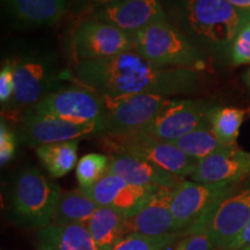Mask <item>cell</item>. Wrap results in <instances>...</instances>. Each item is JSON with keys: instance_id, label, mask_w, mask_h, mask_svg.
<instances>
[{"instance_id": "obj_1", "label": "cell", "mask_w": 250, "mask_h": 250, "mask_svg": "<svg viewBox=\"0 0 250 250\" xmlns=\"http://www.w3.org/2000/svg\"><path fill=\"white\" fill-rule=\"evenodd\" d=\"M71 72L78 83L109 96L152 94L171 98L195 93L199 86L198 71L158 66L134 51L76 62Z\"/></svg>"}, {"instance_id": "obj_2", "label": "cell", "mask_w": 250, "mask_h": 250, "mask_svg": "<svg viewBox=\"0 0 250 250\" xmlns=\"http://www.w3.org/2000/svg\"><path fill=\"white\" fill-rule=\"evenodd\" d=\"M168 18L204 54L229 58L233 42L250 12L226 0H165Z\"/></svg>"}, {"instance_id": "obj_3", "label": "cell", "mask_w": 250, "mask_h": 250, "mask_svg": "<svg viewBox=\"0 0 250 250\" xmlns=\"http://www.w3.org/2000/svg\"><path fill=\"white\" fill-rule=\"evenodd\" d=\"M62 189L40 169L24 168L14 177L9 195L13 223L27 228H44L52 224Z\"/></svg>"}, {"instance_id": "obj_4", "label": "cell", "mask_w": 250, "mask_h": 250, "mask_svg": "<svg viewBox=\"0 0 250 250\" xmlns=\"http://www.w3.org/2000/svg\"><path fill=\"white\" fill-rule=\"evenodd\" d=\"M11 61L15 90L7 109L20 112L21 116L48 94L73 79L72 72L62 70L57 58L50 52L26 51Z\"/></svg>"}, {"instance_id": "obj_5", "label": "cell", "mask_w": 250, "mask_h": 250, "mask_svg": "<svg viewBox=\"0 0 250 250\" xmlns=\"http://www.w3.org/2000/svg\"><path fill=\"white\" fill-rule=\"evenodd\" d=\"M133 51L161 67L201 71L206 66L204 52L169 20L156 22L133 35Z\"/></svg>"}, {"instance_id": "obj_6", "label": "cell", "mask_w": 250, "mask_h": 250, "mask_svg": "<svg viewBox=\"0 0 250 250\" xmlns=\"http://www.w3.org/2000/svg\"><path fill=\"white\" fill-rule=\"evenodd\" d=\"M99 138L100 145L109 155L125 154L143 159L182 180L191 176L198 164L173 143L156 138L143 130L105 132Z\"/></svg>"}, {"instance_id": "obj_7", "label": "cell", "mask_w": 250, "mask_h": 250, "mask_svg": "<svg viewBox=\"0 0 250 250\" xmlns=\"http://www.w3.org/2000/svg\"><path fill=\"white\" fill-rule=\"evenodd\" d=\"M26 112L87 124L102 120L103 101L95 90L73 81L58 87Z\"/></svg>"}, {"instance_id": "obj_8", "label": "cell", "mask_w": 250, "mask_h": 250, "mask_svg": "<svg viewBox=\"0 0 250 250\" xmlns=\"http://www.w3.org/2000/svg\"><path fill=\"white\" fill-rule=\"evenodd\" d=\"M239 183H199L186 181L171 190L170 206L177 232H188L208 217Z\"/></svg>"}, {"instance_id": "obj_9", "label": "cell", "mask_w": 250, "mask_h": 250, "mask_svg": "<svg viewBox=\"0 0 250 250\" xmlns=\"http://www.w3.org/2000/svg\"><path fill=\"white\" fill-rule=\"evenodd\" d=\"M250 221V186L234 190L221 199L204 220L186 233L204 232L217 250H229Z\"/></svg>"}, {"instance_id": "obj_10", "label": "cell", "mask_w": 250, "mask_h": 250, "mask_svg": "<svg viewBox=\"0 0 250 250\" xmlns=\"http://www.w3.org/2000/svg\"><path fill=\"white\" fill-rule=\"evenodd\" d=\"M101 95V94H100ZM104 132L145 129L170 102V98L152 94L101 95Z\"/></svg>"}, {"instance_id": "obj_11", "label": "cell", "mask_w": 250, "mask_h": 250, "mask_svg": "<svg viewBox=\"0 0 250 250\" xmlns=\"http://www.w3.org/2000/svg\"><path fill=\"white\" fill-rule=\"evenodd\" d=\"M71 44L76 62L101 61L133 51V36L112 24L89 18L74 29Z\"/></svg>"}, {"instance_id": "obj_12", "label": "cell", "mask_w": 250, "mask_h": 250, "mask_svg": "<svg viewBox=\"0 0 250 250\" xmlns=\"http://www.w3.org/2000/svg\"><path fill=\"white\" fill-rule=\"evenodd\" d=\"M104 132L103 122L79 124L61 118L41 116L24 112L21 116L19 137L24 145L30 147L80 140L93 136H101Z\"/></svg>"}, {"instance_id": "obj_13", "label": "cell", "mask_w": 250, "mask_h": 250, "mask_svg": "<svg viewBox=\"0 0 250 250\" xmlns=\"http://www.w3.org/2000/svg\"><path fill=\"white\" fill-rule=\"evenodd\" d=\"M210 103L171 99L168 105L143 131L165 142H174L210 124Z\"/></svg>"}, {"instance_id": "obj_14", "label": "cell", "mask_w": 250, "mask_h": 250, "mask_svg": "<svg viewBox=\"0 0 250 250\" xmlns=\"http://www.w3.org/2000/svg\"><path fill=\"white\" fill-rule=\"evenodd\" d=\"M92 18L132 36L156 22L169 20L160 0H114L100 6Z\"/></svg>"}, {"instance_id": "obj_15", "label": "cell", "mask_w": 250, "mask_h": 250, "mask_svg": "<svg viewBox=\"0 0 250 250\" xmlns=\"http://www.w3.org/2000/svg\"><path fill=\"white\" fill-rule=\"evenodd\" d=\"M160 188L162 187L136 186L109 173L93 187L80 189L99 206L111 208L124 217H129L139 211Z\"/></svg>"}, {"instance_id": "obj_16", "label": "cell", "mask_w": 250, "mask_h": 250, "mask_svg": "<svg viewBox=\"0 0 250 250\" xmlns=\"http://www.w3.org/2000/svg\"><path fill=\"white\" fill-rule=\"evenodd\" d=\"M250 176V152L229 145L198 161L191 180L199 183H240Z\"/></svg>"}, {"instance_id": "obj_17", "label": "cell", "mask_w": 250, "mask_h": 250, "mask_svg": "<svg viewBox=\"0 0 250 250\" xmlns=\"http://www.w3.org/2000/svg\"><path fill=\"white\" fill-rule=\"evenodd\" d=\"M171 190L160 188L139 211L124 217L125 235L143 234L156 236L177 232L170 206Z\"/></svg>"}, {"instance_id": "obj_18", "label": "cell", "mask_w": 250, "mask_h": 250, "mask_svg": "<svg viewBox=\"0 0 250 250\" xmlns=\"http://www.w3.org/2000/svg\"><path fill=\"white\" fill-rule=\"evenodd\" d=\"M109 173L136 186H152L174 189L182 179L152 162L125 154L109 155Z\"/></svg>"}, {"instance_id": "obj_19", "label": "cell", "mask_w": 250, "mask_h": 250, "mask_svg": "<svg viewBox=\"0 0 250 250\" xmlns=\"http://www.w3.org/2000/svg\"><path fill=\"white\" fill-rule=\"evenodd\" d=\"M70 0H4L6 13L15 26L49 28L57 24Z\"/></svg>"}, {"instance_id": "obj_20", "label": "cell", "mask_w": 250, "mask_h": 250, "mask_svg": "<svg viewBox=\"0 0 250 250\" xmlns=\"http://www.w3.org/2000/svg\"><path fill=\"white\" fill-rule=\"evenodd\" d=\"M37 236L40 247L49 250H98L86 225H49Z\"/></svg>"}, {"instance_id": "obj_21", "label": "cell", "mask_w": 250, "mask_h": 250, "mask_svg": "<svg viewBox=\"0 0 250 250\" xmlns=\"http://www.w3.org/2000/svg\"><path fill=\"white\" fill-rule=\"evenodd\" d=\"M124 215L111 208H100L87 224L98 250H112L125 236Z\"/></svg>"}, {"instance_id": "obj_22", "label": "cell", "mask_w": 250, "mask_h": 250, "mask_svg": "<svg viewBox=\"0 0 250 250\" xmlns=\"http://www.w3.org/2000/svg\"><path fill=\"white\" fill-rule=\"evenodd\" d=\"M100 206L80 188L62 192L51 225H86Z\"/></svg>"}, {"instance_id": "obj_23", "label": "cell", "mask_w": 250, "mask_h": 250, "mask_svg": "<svg viewBox=\"0 0 250 250\" xmlns=\"http://www.w3.org/2000/svg\"><path fill=\"white\" fill-rule=\"evenodd\" d=\"M78 146L79 140L49 144L36 147V154L48 173L59 179L77 167Z\"/></svg>"}, {"instance_id": "obj_24", "label": "cell", "mask_w": 250, "mask_h": 250, "mask_svg": "<svg viewBox=\"0 0 250 250\" xmlns=\"http://www.w3.org/2000/svg\"><path fill=\"white\" fill-rule=\"evenodd\" d=\"M170 143H173L177 148L197 161H201L213 153L229 146L225 145L219 140L212 130L211 124L192 131V132L183 136L182 138Z\"/></svg>"}, {"instance_id": "obj_25", "label": "cell", "mask_w": 250, "mask_h": 250, "mask_svg": "<svg viewBox=\"0 0 250 250\" xmlns=\"http://www.w3.org/2000/svg\"><path fill=\"white\" fill-rule=\"evenodd\" d=\"M247 111L239 108L213 107L210 114L212 130L225 145H235Z\"/></svg>"}, {"instance_id": "obj_26", "label": "cell", "mask_w": 250, "mask_h": 250, "mask_svg": "<svg viewBox=\"0 0 250 250\" xmlns=\"http://www.w3.org/2000/svg\"><path fill=\"white\" fill-rule=\"evenodd\" d=\"M184 234V232H174L156 236L127 234L112 250H167L176 246Z\"/></svg>"}, {"instance_id": "obj_27", "label": "cell", "mask_w": 250, "mask_h": 250, "mask_svg": "<svg viewBox=\"0 0 250 250\" xmlns=\"http://www.w3.org/2000/svg\"><path fill=\"white\" fill-rule=\"evenodd\" d=\"M109 155L99 154V153H89L83 155L78 161L76 167V176L79 188L93 187L109 174Z\"/></svg>"}, {"instance_id": "obj_28", "label": "cell", "mask_w": 250, "mask_h": 250, "mask_svg": "<svg viewBox=\"0 0 250 250\" xmlns=\"http://www.w3.org/2000/svg\"><path fill=\"white\" fill-rule=\"evenodd\" d=\"M230 61L237 66L250 64V20L241 28L234 40Z\"/></svg>"}, {"instance_id": "obj_29", "label": "cell", "mask_w": 250, "mask_h": 250, "mask_svg": "<svg viewBox=\"0 0 250 250\" xmlns=\"http://www.w3.org/2000/svg\"><path fill=\"white\" fill-rule=\"evenodd\" d=\"M14 68L11 59L2 62L0 70V102L2 109H7L14 96Z\"/></svg>"}, {"instance_id": "obj_30", "label": "cell", "mask_w": 250, "mask_h": 250, "mask_svg": "<svg viewBox=\"0 0 250 250\" xmlns=\"http://www.w3.org/2000/svg\"><path fill=\"white\" fill-rule=\"evenodd\" d=\"M17 152V136L9 129L4 117L0 122V165H7Z\"/></svg>"}, {"instance_id": "obj_31", "label": "cell", "mask_w": 250, "mask_h": 250, "mask_svg": "<svg viewBox=\"0 0 250 250\" xmlns=\"http://www.w3.org/2000/svg\"><path fill=\"white\" fill-rule=\"evenodd\" d=\"M174 250H217L211 239L204 232L186 233L176 243Z\"/></svg>"}, {"instance_id": "obj_32", "label": "cell", "mask_w": 250, "mask_h": 250, "mask_svg": "<svg viewBox=\"0 0 250 250\" xmlns=\"http://www.w3.org/2000/svg\"><path fill=\"white\" fill-rule=\"evenodd\" d=\"M250 245V221L247 224V226L243 228L242 232L239 234V236L234 240L233 245L230 246L229 250H241Z\"/></svg>"}, {"instance_id": "obj_33", "label": "cell", "mask_w": 250, "mask_h": 250, "mask_svg": "<svg viewBox=\"0 0 250 250\" xmlns=\"http://www.w3.org/2000/svg\"><path fill=\"white\" fill-rule=\"evenodd\" d=\"M226 1L237 9L250 12V0H226Z\"/></svg>"}, {"instance_id": "obj_34", "label": "cell", "mask_w": 250, "mask_h": 250, "mask_svg": "<svg viewBox=\"0 0 250 250\" xmlns=\"http://www.w3.org/2000/svg\"><path fill=\"white\" fill-rule=\"evenodd\" d=\"M90 1H94V2H98V4H107V2H110V1H114V0H90Z\"/></svg>"}, {"instance_id": "obj_35", "label": "cell", "mask_w": 250, "mask_h": 250, "mask_svg": "<svg viewBox=\"0 0 250 250\" xmlns=\"http://www.w3.org/2000/svg\"><path fill=\"white\" fill-rule=\"evenodd\" d=\"M246 81H247V83L250 86V70L248 71V73H247V76H246Z\"/></svg>"}, {"instance_id": "obj_36", "label": "cell", "mask_w": 250, "mask_h": 250, "mask_svg": "<svg viewBox=\"0 0 250 250\" xmlns=\"http://www.w3.org/2000/svg\"><path fill=\"white\" fill-rule=\"evenodd\" d=\"M39 250H49V249L44 248V247H40V246H39Z\"/></svg>"}, {"instance_id": "obj_37", "label": "cell", "mask_w": 250, "mask_h": 250, "mask_svg": "<svg viewBox=\"0 0 250 250\" xmlns=\"http://www.w3.org/2000/svg\"><path fill=\"white\" fill-rule=\"evenodd\" d=\"M241 250H250V245H249V246H247L246 248H243V249H241Z\"/></svg>"}, {"instance_id": "obj_38", "label": "cell", "mask_w": 250, "mask_h": 250, "mask_svg": "<svg viewBox=\"0 0 250 250\" xmlns=\"http://www.w3.org/2000/svg\"><path fill=\"white\" fill-rule=\"evenodd\" d=\"M248 111H249V112H250V109H249V110H248Z\"/></svg>"}]
</instances>
